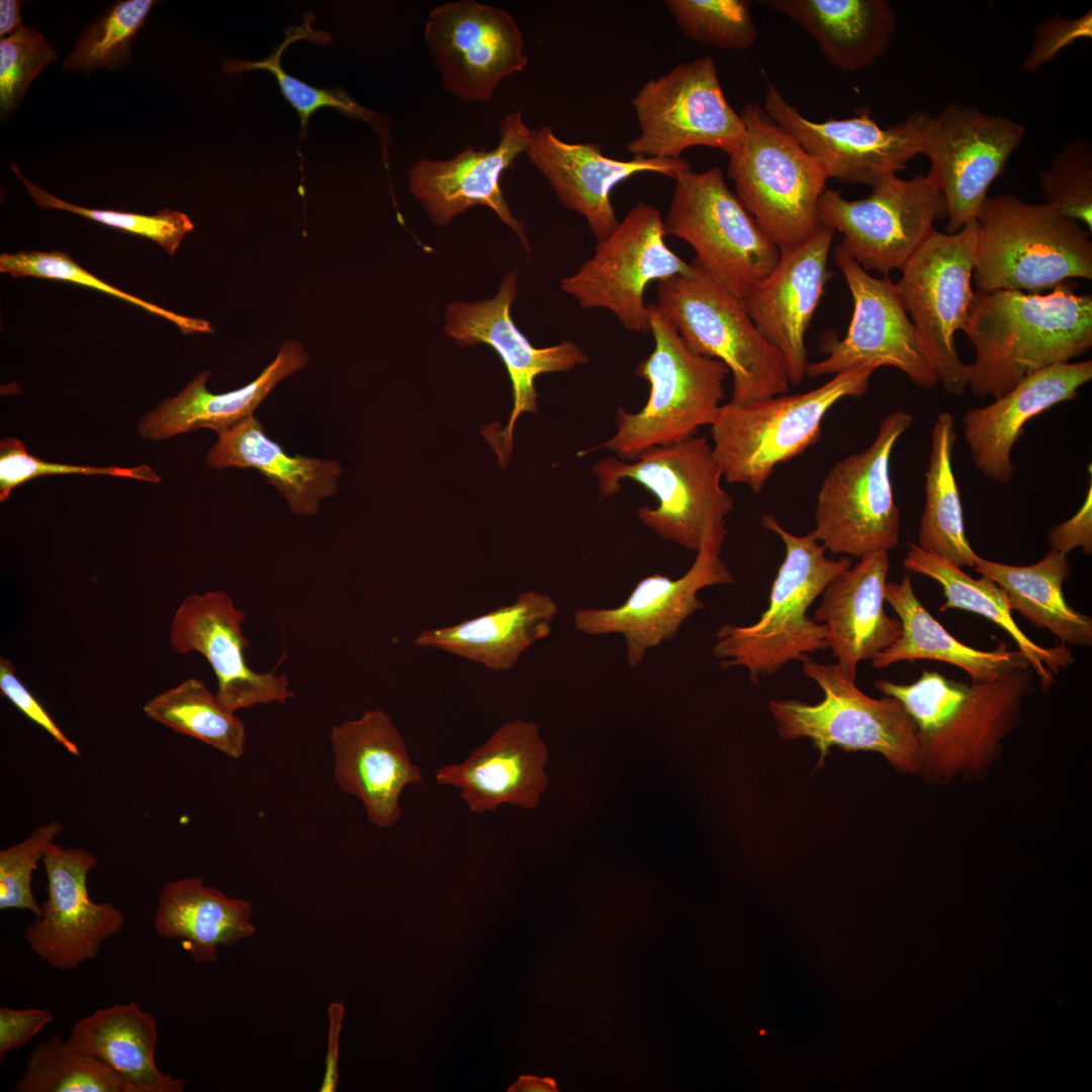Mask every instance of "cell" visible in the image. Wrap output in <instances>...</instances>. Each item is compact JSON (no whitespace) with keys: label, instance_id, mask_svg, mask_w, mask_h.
<instances>
[{"label":"cell","instance_id":"obj_16","mask_svg":"<svg viewBox=\"0 0 1092 1092\" xmlns=\"http://www.w3.org/2000/svg\"><path fill=\"white\" fill-rule=\"evenodd\" d=\"M869 196L847 200L832 189L818 204L820 224L840 233L839 247L866 271L887 275L900 269L947 216L941 192L927 175L901 179L890 174L877 181Z\"/></svg>","mask_w":1092,"mask_h":1092},{"label":"cell","instance_id":"obj_19","mask_svg":"<svg viewBox=\"0 0 1092 1092\" xmlns=\"http://www.w3.org/2000/svg\"><path fill=\"white\" fill-rule=\"evenodd\" d=\"M833 258L842 272L853 301L847 333L841 340L824 336L820 351L826 357L809 363V377L837 374L861 366H891L916 385L935 387L938 375L925 356L915 328L889 275L878 279L861 268L839 245Z\"/></svg>","mask_w":1092,"mask_h":1092},{"label":"cell","instance_id":"obj_13","mask_svg":"<svg viewBox=\"0 0 1092 1092\" xmlns=\"http://www.w3.org/2000/svg\"><path fill=\"white\" fill-rule=\"evenodd\" d=\"M912 422L905 411L889 414L871 446L837 461L823 479L811 534L830 553L860 559L898 545L901 512L894 497L890 458Z\"/></svg>","mask_w":1092,"mask_h":1092},{"label":"cell","instance_id":"obj_21","mask_svg":"<svg viewBox=\"0 0 1092 1092\" xmlns=\"http://www.w3.org/2000/svg\"><path fill=\"white\" fill-rule=\"evenodd\" d=\"M518 294V269L505 276L498 291L476 302L454 301L445 310L444 333L460 346L486 345L503 361L512 383L513 408L508 425L496 431L482 429L484 438L498 455L505 468L513 449V431L523 413L537 414L536 378L545 373L567 372L586 364L585 352L575 343L537 348L521 333L511 308Z\"/></svg>","mask_w":1092,"mask_h":1092},{"label":"cell","instance_id":"obj_1","mask_svg":"<svg viewBox=\"0 0 1092 1092\" xmlns=\"http://www.w3.org/2000/svg\"><path fill=\"white\" fill-rule=\"evenodd\" d=\"M1029 666L995 679L964 684L923 670L912 684L876 679L885 696L901 702L916 725L921 776L932 784L983 779L1001 752L1003 740L1021 722L1025 698L1033 690Z\"/></svg>","mask_w":1092,"mask_h":1092},{"label":"cell","instance_id":"obj_15","mask_svg":"<svg viewBox=\"0 0 1092 1092\" xmlns=\"http://www.w3.org/2000/svg\"><path fill=\"white\" fill-rule=\"evenodd\" d=\"M659 210L639 201L614 232L598 242L595 254L560 282L561 289L584 309L606 308L630 332H649L644 291L649 283L686 275L692 264L665 243Z\"/></svg>","mask_w":1092,"mask_h":1092},{"label":"cell","instance_id":"obj_29","mask_svg":"<svg viewBox=\"0 0 1092 1092\" xmlns=\"http://www.w3.org/2000/svg\"><path fill=\"white\" fill-rule=\"evenodd\" d=\"M549 758L539 727L514 719L499 726L462 762L438 768V785L460 790V797L475 814L510 804L534 809L548 784Z\"/></svg>","mask_w":1092,"mask_h":1092},{"label":"cell","instance_id":"obj_25","mask_svg":"<svg viewBox=\"0 0 1092 1092\" xmlns=\"http://www.w3.org/2000/svg\"><path fill=\"white\" fill-rule=\"evenodd\" d=\"M246 614L236 608L224 590L191 594L184 598L171 621L169 641L180 653L198 652L210 664L216 679V697L228 709L272 703L293 698L285 674L252 669L245 651L250 644L243 633Z\"/></svg>","mask_w":1092,"mask_h":1092},{"label":"cell","instance_id":"obj_5","mask_svg":"<svg viewBox=\"0 0 1092 1092\" xmlns=\"http://www.w3.org/2000/svg\"><path fill=\"white\" fill-rule=\"evenodd\" d=\"M878 368L861 365L806 392L722 403L710 426L722 476L759 493L775 467L804 453L821 437L824 417L845 397L863 395Z\"/></svg>","mask_w":1092,"mask_h":1092},{"label":"cell","instance_id":"obj_12","mask_svg":"<svg viewBox=\"0 0 1092 1092\" xmlns=\"http://www.w3.org/2000/svg\"><path fill=\"white\" fill-rule=\"evenodd\" d=\"M977 236V220L953 234L934 228L901 268L896 283L925 356L942 387L953 395L964 394L968 387L954 335L964 332L975 296Z\"/></svg>","mask_w":1092,"mask_h":1092},{"label":"cell","instance_id":"obj_11","mask_svg":"<svg viewBox=\"0 0 1092 1092\" xmlns=\"http://www.w3.org/2000/svg\"><path fill=\"white\" fill-rule=\"evenodd\" d=\"M674 181L666 233L688 243L700 266L744 300L775 268L780 249L728 188L719 167L691 168Z\"/></svg>","mask_w":1092,"mask_h":1092},{"label":"cell","instance_id":"obj_14","mask_svg":"<svg viewBox=\"0 0 1092 1092\" xmlns=\"http://www.w3.org/2000/svg\"><path fill=\"white\" fill-rule=\"evenodd\" d=\"M632 106L640 129L626 145L632 157L680 159L696 146L731 156L745 136L744 122L725 97L712 57L682 62L649 79Z\"/></svg>","mask_w":1092,"mask_h":1092},{"label":"cell","instance_id":"obj_8","mask_svg":"<svg viewBox=\"0 0 1092 1092\" xmlns=\"http://www.w3.org/2000/svg\"><path fill=\"white\" fill-rule=\"evenodd\" d=\"M740 116L745 136L727 167L735 194L780 250L796 247L820 226L827 172L763 107L748 103Z\"/></svg>","mask_w":1092,"mask_h":1092},{"label":"cell","instance_id":"obj_45","mask_svg":"<svg viewBox=\"0 0 1092 1092\" xmlns=\"http://www.w3.org/2000/svg\"><path fill=\"white\" fill-rule=\"evenodd\" d=\"M154 0H124L110 6L90 22L67 56L63 68L89 75L98 68L116 70L129 61L132 42L144 25Z\"/></svg>","mask_w":1092,"mask_h":1092},{"label":"cell","instance_id":"obj_23","mask_svg":"<svg viewBox=\"0 0 1092 1092\" xmlns=\"http://www.w3.org/2000/svg\"><path fill=\"white\" fill-rule=\"evenodd\" d=\"M48 881L41 915L26 925L29 948L49 967L75 970L97 957L104 941L121 932L125 918L112 903L93 901L87 880L96 856L83 847L53 843L41 859Z\"/></svg>","mask_w":1092,"mask_h":1092},{"label":"cell","instance_id":"obj_53","mask_svg":"<svg viewBox=\"0 0 1092 1092\" xmlns=\"http://www.w3.org/2000/svg\"><path fill=\"white\" fill-rule=\"evenodd\" d=\"M1092 37V10L1075 18L1061 15L1039 22L1033 29L1030 50L1022 69L1032 73L1050 63L1064 49L1083 38Z\"/></svg>","mask_w":1092,"mask_h":1092},{"label":"cell","instance_id":"obj_58","mask_svg":"<svg viewBox=\"0 0 1092 1092\" xmlns=\"http://www.w3.org/2000/svg\"><path fill=\"white\" fill-rule=\"evenodd\" d=\"M24 1L1 0L0 1V36L7 37L22 26L21 7Z\"/></svg>","mask_w":1092,"mask_h":1092},{"label":"cell","instance_id":"obj_10","mask_svg":"<svg viewBox=\"0 0 1092 1092\" xmlns=\"http://www.w3.org/2000/svg\"><path fill=\"white\" fill-rule=\"evenodd\" d=\"M592 472L603 496L617 494L629 479L649 490L657 506L639 508L637 517L658 537L697 552L708 526L733 510L722 487V472L706 437L693 435L652 447L627 461L608 456Z\"/></svg>","mask_w":1092,"mask_h":1092},{"label":"cell","instance_id":"obj_59","mask_svg":"<svg viewBox=\"0 0 1092 1092\" xmlns=\"http://www.w3.org/2000/svg\"><path fill=\"white\" fill-rule=\"evenodd\" d=\"M518 1092H551L556 1091L555 1083L550 1079H540L533 1076L521 1077L510 1089Z\"/></svg>","mask_w":1092,"mask_h":1092},{"label":"cell","instance_id":"obj_48","mask_svg":"<svg viewBox=\"0 0 1092 1092\" xmlns=\"http://www.w3.org/2000/svg\"><path fill=\"white\" fill-rule=\"evenodd\" d=\"M1044 204L1092 232V142L1085 136L1067 141L1038 174Z\"/></svg>","mask_w":1092,"mask_h":1092},{"label":"cell","instance_id":"obj_54","mask_svg":"<svg viewBox=\"0 0 1092 1092\" xmlns=\"http://www.w3.org/2000/svg\"><path fill=\"white\" fill-rule=\"evenodd\" d=\"M0 693L70 754L79 755L77 744L63 732L48 711L17 677L13 663L5 657L0 658Z\"/></svg>","mask_w":1092,"mask_h":1092},{"label":"cell","instance_id":"obj_42","mask_svg":"<svg viewBox=\"0 0 1092 1092\" xmlns=\"http://www.w3.org/2000/svg\"><path fill=\"white\" fill-rule=\"evenodd\" d=\"M314 15L306 13L300 25L289 26L280 44L273 47L268 57L260 61H246L243 59H228L221 69L226 74L240 75L248 71L263 70L274 75L284 98L296 110L300 120V142L307 134V125L310 116L318 109L330 107L338 110L351 119H359L367 122L377 133L382 157L387 165L388 146L391 140L388 134L390 123L385 115L367 109L352 99L342 87L334 89L315 88L289 75L281 65V57L284 51L294 41L308 40L315 44L326 47L332 42L331 35L324 30L312 28Z\"/></svg>","mask_w":1092,"mask_h":1092},{"label":"cell","instance_id":"obj_43","mask_svg":"<svg viewBox=\"0 0 1092 1092\" xmlns=\"http://www.w3.org/2000/svg\"><path fill=\"white\" fill-rule=\"evenodd\" d=\"M145 714L170 729L239 759L246 749L244 722L201 679L190 677L150 699Z\"/></svg>","mask_w":1092,"mask_h":1092},{"label":"cell","instance_id":"obj_39","mask_svg":"<svg viewBox=\"0 0 1092 1092\" xmlns=\"http://www.w3.org/2000/svg\"><path fill=\"white\" fill-rule=\"evenodd\" d=\"M903 565L907 570L928 576L941 585L945 600L939 611L958 609L972 612L1008 633L1038 677L1043 692H1049L1056 677L1074 664L1075 658L1066 645H1037L1018 627L1005 592L990 578H973L962 567L922 550L916 543H909Z\"/></svg>","mask_w":1092,"mask_h":1092},{"label":"cell","instance_id":"obj_17","mask_svg":"<svg viewBox=\"0 0 1092 1092\" xmlns=\"http://www.w3.org/2000/svg\"><path fill=\"white\" fill-rule=\"evenodd\" d=\"M726 533L725 520L712 522L693 564L681 576L652 573L640 579L619 606L577 609L574 628L588 636L621 635L628 665L639 667L651 649L672 641L684 623L705 609L698 597L701 589L734 583L720 556Z\"/></svg>","mask_w":1092,"mask_h":1092},{"label":"cell","instance_id":"obj_32","mask_svg":"<svg viewBox=\"0 0 1092 1092\" xmlns=\"http://www.w3.org/2000/svg\"><path fill=\"white\" fill-rule=\"evenodd\" d=\"M308 362L304 347L288 340L256 379L236 390L210 392L206 387L210 371H203L176 396L164 399L143 416L136 431L141 437L155 441L198 429L225 431L254 416V411L279 381Z\"/></svg>","mask_w":1092,"mask_h":1092},{"label":"cell","instance_id":"obj_47","mask_svg":"<svg viewBox=\"0 0 1092 1092\" xmlns=\"http://www.w3.org/2000/svg\"><path fill=\"white\" fill-rule=\"evenodd\" d=\"M0 271L16 278L36 277L87 286L162 316L178 326L184 334L210 333L213 331L210 324L205 320L178 314L104 282L82 268L67 253L62 251L2 253L0 255Z\"/></svg>","mask_w":1092,"mask_h":1092},{"label":"cell","instance_id":"obj_20","mask_svg":"<svg viewBox=\"0 0 1092 1092\" xmlns=\"http://www.w3.org/2000/svg\"><path fill=\"white\" fill-rule=\"evenodd\" d=\"M763 109L824 166L828 178L869 186L904 170L910 160L922 155L931 117L924 110H914L905 120L882 127L871 108L862 106L855 116L817 122L803 116L770 82Z\"/></svg>","mask_w":1092,"mask_h":1092},{"label":"cell","instance_id":"obj_33","mask_svg":"<svg viewBox=\"0 0 1092 1092\" xmlns=\"http://www.w3.org/2000/svg\"><path fill=\"white\" fill-rule=\"evenodd\" d=\"M558 612L557 604L547 594L525 590L511 605L454 625L424 630L414 643L452 653L493 671H506L528 648L551 634Z\"/></svg>","mask_w":1092,"mask_h":1092},{"label":"cell","instance_id":"obj_28","mask_svg":"<svg viewBox=\"0 0 1092 1092\" xmlns=\"http://www.w3.org/2000/svg\"><path fill=\"white\" fill-rule=\"evenodd\" d=\"M329 738L339 788L361 801L373 825L394 826L403 790L422 783L423 775L390 716L382 709L364 711L333 726Z\"/></svg>","mask_w":1092,"mask_h":1092},{"label":"cell","instance_id":"obj_24","mask_svg":"<svg viewBox=\"0 0 1092 1092\" xmlns=\"http://www.w3.org/2000/svg\"><path fill=\"white\" fill-rule=\"evenodd\" d=\"M498 130V142L489 151L467 147L447 160L418 159L407 172L410 191L437 226L449 225L473 206L488 207L530 253L525 225L513 215L500 180L518 156L526 153L531 128L518 110L502 118Z\"/></svg>","mask_w":1092,"mask_h":1092},{"label":"cell","instance_id":"obj_31","mask_svg":"<svg viewBox=\"0 0 1092 1092\" xmlns=\"http://www.w3.org/2000/svg\"><path fill=\"white\" fill-rule=\"evenodd\" d=\"M888 552L859 559L825 587L814 619L827 629V645L838 667L855 679L859 662L872 659L901 635V622L884 610Z\"/></svg>","mask_w":1092,"mask_h":1092},{"label":"cell","instance_id":"obj_35","mask_svg":"<svg viewBox=\"0 0 1092 1092\" xmlns=\"http://www.w3.org/2000/svg\"><path fill=\"white\" fill-rule=\"evenodd\" d=\"M206 456V464L216 470L251 468L261 472L287 500L298 516H312L321 500L336 493L342 469L338 461L291 456L265 433L254 417L225 431Z\"/></svg>","mask_w":1092,"mask_h":1092},{"label":"cell","instance_id":"obj_3","mask_svg":"<svg viewBox=\"0 0 1092 1092\" xmlns=\"http://www.w3.org/2000/svg\"><path fill=\"white\" fill-rule=\"evenodd\" d=\"M760 523L785 545L768 606L751 625L720 626L713 646L721 667L746 668L753 685L790 661L803 662L810 653L828 648L826 626L809 618L807 610L837 574L851 566L848 557L828 558L811 532L794 535L772 515H763Z\"/></svg>","mask_w":1092,"mask_h":1092},{"label":"cell","instance_id":"obj_41","mask_svg":"<svg viewBox=\"0 0 1092 1092\" xmlns=\"http://www.w3.org/2000/svg\"><path fill=\"white\" fill-rule=\"evenodd\" d=\"M930 438L929 464L924 474V505L916 544L962 568H974L979 555L966 534L961 494L952 468L957 440L952 414L946 411L937 414Z\"/></svg>","mask_w":1092,"mask_h":1092},{"label":"cell","instance_id":"obj_7","mask_svg":"<svg viewBox=\"0 0 1092 1092\" xmlns=\"http://www.w3.org/2000/svg\"><path fill=\"white\" fill-rule=\"evenodd\" d=\"M692 271L657 282L659 313L693 353L724 363L733 377L731 400L748 403L789 391L782 355L762 337L744 301L693 259Z\"/></svg>","mask_w":1092,"mask_h":1092},{"label":"cell","instance_id":"obj_2","mask_svg":"<svg viewBox=\"0 0 1092 1092\" xmlns=\"http://www.w3.org/2000/svg\"><path fill=\"white\" fill-rule=\"evenodd\" d=\"M1065 281L1045 294L976 290L964 330L975 349L967 385L999 398L1027 376L1092 347V296Z\"/></svg>","mask_w":1092,"mask_h":1092},{"label":"cell","instance_id":"obj_52","mask_svg":"<svg viewBox=\"0 0 1092 1092\" xmlns=\"http://www.w3.org/2000/svg\"><path fill=\"white\" fill-rule=\"evenodd\" d=\"M51 474L108 475L131 478L153 483L160 476L148 465L134 467L90 466L50 463L30 455L22 441L6 437L0 442V502L8 499L12 490L24 482Z\"/></svg>","mask_w":1092,"mask_h":1092},{"label":"cell","instance_id":"obj_26","mask_svg":"<svg viewBox=\"0 0 1092 1092\" xmlns=\"http://www.w3.org/2000/svg\"><path fill=\"white\" fill-rule=\"evenodd\" d=\"M834 234L820 224L800 245L780 250L775 268L743 300L758 332L782 355L792 385L807 373L805 336L832 277L827 264Z\"/></svg>","mask_w":1092,"mask_h":1092},{"label":"cell","instance_id":"obj_56","mask_svg":"<svg viewBox=\"0 0 1092 1092\" xmlns=\"http://www.w3.org/2000/svg\"><path fill=\"white\" fill-rule=\"evenodd\" d=\"M1087 489L1084 502L1079 510L1067 521L1053 526L1049 530L1051 549L1068 554L1081 548L1084 553H1092V485Z\"/></svg>","mask_w":1092,"mask_h":1092},{"label":"cell","instance_id":"obj_37","mask_svg":"<svg viewBox=\"0 0 1092 1092\" xmlns=\"http://www.w3.org/2000/svg\"><path fill=\"white\" fill-rule=\"evenodd\" d=\"M885 602L896 612L902 630L893 644L872 658L877 669L904 660L928 659L963 669L971 682L976 684L995 679L1013 668L1029 666L1022 653L1018 649L1010 650L1004 640L995 649L983 650L952 636L921 604L910 574H905L899 582H887Z\"/></svg>","mask_w":1092,"mask_h":1092},{"label":"cell","instance_id":"obj_55","mask_svg":"<svg viewBox=\"0 0 1092 1092\" xmlns=\"http://www.w3.org/2000/svg\"><path fill=\"white\" fill-rule=\"evenodd\" d=\"M54 1019L44 1008H0V1062L14 1050L23 1046Z\"/></svg>","mask_w":1092,"mask_h":1092},{"label":"cell","instance_id":"obj_22","mask_svg":"<svg viewBox=\"0 0 1092 1092\" xmlns=\"http://www.w3.org/2000/svg\"><path fill=\"white\" fill-rule=\"evenodd\" d=\"M425 40L442 87L464 102L489 101L500 82L523 71V33L511 13L473 0L435 7Z\"/></svg>","mask_w":1092,"mask_h":1092},{"label":"cell","instance_id":"obj_40","mask_svg":"<svg viewBox=\"0 0 1092 1092\" xmlns=\"http://www.w3.org/2000/svg\"><path fill=\"white\" fill-rule=\"evenodd\" d=\"M974 569L1005 592L1012 611L1050 631L1061 644L1092 646V617L1075 610L1064 596V583L1072 573L1067 554L1050 548L1039 561L1029 565L979 556Z\"/></svg>","mask_w":1092,"mask_h":1092},{"label":"cell","instance_id":"obj_57","mask_svg":"<svg viewBox=\"0 0 1092 1092\" xmlns=\"http://www.w3.org/2000/svg\"><path fill=\"white\" fill-rule=\"evenodd\" d=\"M344 1014L345 1006L342 1002L333 1001L330 1003L328 1007V1045L320 1092H335L339 1085V1046Z\"/></svg>","mask_w":1092,"mask_h":1092},{"label":"cell","instance_id":"obj_38","mask_svg":"<svg viewBox=\"0 0 1092 1092\" xmlns=\"http://www.w3.org/2000/svg\"><path fill=\"white\" fill-rule=\"evenodd\" d=\"M252 905L207 886L201 878L166 882L159 893L154 929L166 939H180L198 964L217 961L218 947L254 935Z\"/></svg>","mask_w":1092,"mask_h":1092},{"label":"cell","instance_id":"obj_46","mask_svg":"<svg viewBox=\"0 0 1092 1092\" xmlns=\"http://www.w3.org/2000/svg\"><path fill=\"white\" fill-rule=\"evenodd\" d=\"M665 6L689 39L706 47L745 51L758 32L748 0H666Z\"/></svg>","mask_w":1092,"mask_h":1092},{"label":"cell","instance_id":"obj_4","mask_svg":"<svg viewBox=\"0 0 1092 1092\" xmlns=\"http://www.w3.org/2000/svg\"><path fill=\"white\" fill-rule=\"evenodd\" d=\"M977 290L1051 291L1092 279V243L1079 222L1007 193L988 197L977 219Z\"/></svg>","mask_w":1092,"mask_h":1092},{"label":"cell","instance_id":"obj_36","mask_svg":"<svg viewBox=\"0 0 1092 1092\" xmlns=\"http://www.w3.org/2000/svg\"><path fill=\"white\" fill-rule=\"evenodd\" d=\"M158 1028L154 1015L135 1002L98 1009L71 1029L67 1044L120 1077L131 1092H182L185 1078H173L156 1064Z\"/></svg>","mask_w":1092,"mask_h":1092},{"label":"cell","instance_id":"obj_18","mask_svg":"<svg viewBox=\"0 0 1092 1092\" xmlns=\"http://www.w3.org/2000/svg\"><path fill=\"white\" fill-rule=\"evenodd\" d=\"M1025 132L1021 122L1008 116L961 103H949L930 117L922 155L930 162L927 176L945 200L947 234L978 219L989 187Z\"/></svg>","mask_w":1092,"mask_h":1092},{"label":"cell","instance_id":"obj_51","mask_svg":"<svg viewBox=\"0 0 1092 1092\" xmlns=\"http://www.w3.org/2000/svg\"><path fill=\"white\" fill-rule=\"evenodd\" d=\"M62 830L60 821H52L36 827L22 841L0 850L1 910H26L35 918L41 915V906L32 892V873Z\"/></svg>","mask_w":1092,"mask_h":1092},{"label":"cell","instance_id":"obj_6","mask_svg":"<svg viewBox=\"0 0 1092 1092\" xmlns=\"http://www.w3.org/2000/svg\"><path fill=\"white\" fill-rule=\"evenodd\" d=\"M648 307L654 347L635 374L649 383V397L636 413L619 406L616 433L580 452L581 456L605 449L622 460H633L647 449L680 441L696 435L703 426L710 427L722 405L729 373L726 365L690 351L655 305Z\"/></svg>","mask_w":1092,"mask_h":1092},{"label":"cell","instance_id":"obj_30","mask_svg":"<svg viewBox=\"0 0 1092 1092\" xmlns=\"http://www.w3.org/2000/svg\"><path fill=\"white\" fill-rule=\"evenodd\" d=\"M1091 379V360L1058 363L1027 376L992 403L968 410L962 419L963 436L976 469L991 480L1010 482L1015 476L1011 452L1026 423L1075 399Z\"/></svg>","mask_w":1092,"mask_h":1092},{"label":"cell","instance_id":"obj_49","mask_svg":"<svg viewBox=\"0 0 1092 1092\" xmlns=\"http://www.w3.org/2000/svg\"><path fill=\"white\" fill-rule=\"evenodd\" d=\"M10 168L22 180L26 191L37 206L73 212L104 225L148 238L159 244L170 256L175 255L183 238L194 228L186 213L169 208H162L159 212L149 215L93 209L73 204L32 184L22 175L16 164H11Z\"/></svg>","mask_w":1092,"mask_h":1092},{"label":"cell","instance_id":"obj_50","mask_svg":"<svg viewBox=\"0 0 1092 1092\" xmlns=\"http://www.w3.org/2000/svg\"><path fill=\"white\" fill-rule=\"evenodd\" d=\"M54 47L37 30L22 27L0 40V112L2 120L21 104L36 75L55 63Z\"/></svg>","mask_w":1092,"mask_h":1092},{"label":"cell","instance_id":"obj_34","mask_svg":"<svg viewBox=\"0 0 1092 1092\" xmlns=\"http://www.w3.org/2000/svg\"><path fill=\"white\" fill-rule=\"evenodd\" d=\"M801 25L826 61L843 73L874 65L893 43L897 16L886 0H766Z\"/></svg>","mask_w":1092,"mask_h":1092},{"label":"cell","instance_id":"obj_9","mask_svg":"<svg viewBox=\"0 0 1092 1092\" xmlns=\"http://www.w3.org/2000/svg\"><path fill=\"white\" fill-rule=\"evenodd\" d=\"M803 672L823 691L821 702L772 700L769 710L784 739L809 738L819 751L818 766L832 746L882 754L895 770L919 775L921 749L915 723L900 701L863 694L836 663L810 658Z\"/></svg>","mask_w":1092,"mask_h":1092},{"label":"cell","instance_id":"obj_27","mask_svg":"<svg viewBox=\"0 0 1092 1092\" xmlns=\"http://www.w3.org/2000/svg\"><path fill=\"white\" fill-rule=\"evenodd\" d=\"M546 178L558 201L583 216L597 239H607L619 224L611 193L623 181L641 173H657L675 180L691 165L680 159L633 157L618 160L593 143H568L551 125L531 129L525 153Z\"/></svg>","mask_w":1092,"mask_h":1092},{"label":"cell","instance_id":"obj_44","mask_svg":"<svg viewBox=\"0 0 1092 1092\" xmlns=\"http://www.w3.org/2000/svg\"><path fill=\"white\" fill-rule=\"evenodd\" d=\"M16 1092H131L116 1074L95 1059L72 1050L58 1033L29 1055Z\"/></svg>","mask_w":1092,"mask_h":1092}]
</instances>
